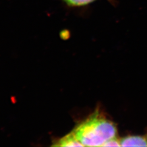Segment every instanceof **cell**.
<instances>
[{"mask_svg": "<svg viewBox=\"0 0 147 147\" xmlns=\"http://www.w3.org/2000/svg\"><path fill=\"white\" fill-rule=\"evenodd\" d=\"M73 131L84 147H102L117 134L114 123L98 111L76 126Z\"/></svg>", "mask_w": 147, "mask_h": 147, "instance_id": "1", "label": "cell"}, {"mask_svg": "<svg viewBox=\"0 0 147 147\" xmlns=\"http://www.w3.org/2000/svg\"><path fill=\"white\" fill-rule=\"evenodd\" d=\"M121 147H147V132L140 136H128L121 139Z\"/></svg>", "mask_w": 147, "mask_h": 147, "instance_id": "2", "label": "cell"}, {"mask_svg": "<svg viewBox=\"0 0 147 147\" xmlns=\"http://www.w3.org/2000/svg\"><path fill=\"white\" fill-rule=\"evenodd\" d=\"M52 146L54 147H84V145L79 141L73 131L60 138Z\"/></svg>", "mask_w": 147, "mask_h": 147, "instance_id": "3", "label": "cell"}, {"mask_svg": "<svg viewBox=\"0 0 147 147\" xmlns=\"http://www.w3.org/2000/svg\"><path fill=\"white\" fill-rule=\"evenodd\" d=\"M68 5L71 7H82L88 5L97 0H63Z\"/></svg>", "mask_w": 147, "mask_h": 147, "instance_id": "4", "label": "cell"}, {"mask_svg": "<svg viewBox=\"0 0 147 147\" xmlns=\"http://www.w3.org/2000/svg\"><path fill=\"white\" fill-rule=\"evenodd\" d=\"M102 147H121V140L115 137L105 142Z\"/></svg>", "mask_w": 147, "mask_h": 147, "instance_id": "5", "label": "cell"}]
</instances>
